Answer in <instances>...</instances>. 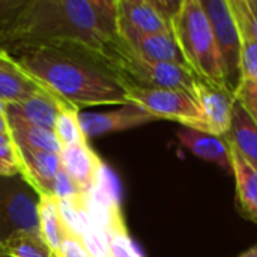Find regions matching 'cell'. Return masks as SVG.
<instances>
[{
    "label": "cell",
    "mask_w": 257,
    "mask_h": 257,
    "mask_svg": "<svg viewBox=\"0 0 257 257\" xmlns=\"http://www.w3.org/2000/svg\"><path fill=\"white\" fill-rule=\"evenodd\" d=\"M0 24L12 42V56L27 48L56 47L86 56L111 71L125 47L117 0H27Z\"/></svg>",
    "instance_id": "obj_1"
},
{
    "label": "cell",
    "mask_w": 257,
    "mask_h": 257,
    "mask_svg": "<svg viewBox=\"0 0 257 257\" xmlns=\"http://www.w3.org/2000/svg\"><path fill=\"white\" fill-rule=\"evenodd\" d=\"M17 60L42 84L77 107L125 105L122 81L98 62L56 47H35L18 53Z\"/></svg>",
    "instance_id": "obj_2"
},
{
    "label": "cell",
    "mask_w": 257,
    "mask_h": 257,
    "mask_svg": "<svg viewBox=\"0 0 257 257\" xmlns=\"http://www.w3.org/2000/svg\"><path fill=\"white\" fill-rule=\"evenodd\" d=\"M170 27L188 69L200 80L226 87L214 32L200 0H182Z\"/></svg>",
    "instance_id": "obj_3"
},
{
    "label": "cell",
    "mask_w": 257,
    "mask_h": 257,
    "mask_svg": "<svg viewBox=\"0 0 257 257\" xmlns=\"http://www.w3.org/2000/svg\"><path fill=\"white\" fill-rule=\"evenodd\" d=\"M17 233L39 235V194L21 176H0V244Z\"/></svg>",
    "instance_id": "obj_4"
},
{
    "label": "cell",
    "mask_w": 257,
    "mask_h": 257,
    "mask_svg": "<svg viewBox=\"0 0 257 257\" xmlns=\"http://www.w3.org/2000/svg\"><path fill=\"white\" fill-rule=\"evenodd\" d=\"M123 87L128 104L131 102L145 108L158 120H173L184 128L208 133L203 113L193 93L179 89H152L128 84Z\"/></svg>",
    "instance_id": "obj_5"
},
{
    "label": "cell",
    "mask_w": 257,
    "mask_h": 257,
    "mask_svg": "<svg viewBox=\"0 0 257 257\" xmlns=\"http://www.w3.org/2000/svg\"><path fill=\"white\" fill-rule=\"evenodd\" d=\"M217 44L224 75V84L233 95L242 80L241 69V36L229 0H200Z\"/></svg>",
    "instance_id": "obj_6"
},
{
    "label": "cell",
    "mask_w": 257,
    "mask_h": 257,
    "mask_svg": "<svg viewBox=\"0 0 257 257\" xmlns=\"http://www.w3.org/2000/svg\"><path fill=\"white\" fill-rule=\"evenodd\" d=\"M155 120H158L155 116L131 102L105 113L80 111V125L86 139L133 130Z\"/></svg>",
    "instance_id": "obj_7"
},
{
    "label": "cell",
    "mask_w": 257,
    "mask_h": 257,
    "mask_svg": "<svg viewBox=\"0 0 257 257\" xmlns=\"http://www.w3.org/2000/svg\"><path fill=\"white\" fill-rule=\"evenodd\" d=\"M194 98L203 113L208 133L224 137L230 128V117L235 104V95L223 86L197 78Z\"/></svg>",
    "instance_id": "obj_8"
},
{
    "label": "cell",
    "mask_w": 257,
    "mask_h": 257,
    "mask_svg": "<svg viewBox=\"0 0 257 257\" xmlns=\"http://www.w3.org/2000/svg\"><path fill=\"white\" fill-rule=\"evenodd\" d=\"M45 93L54 92L36 80L11 53H0V101L5 105Z\"/></svg>",
    "instance_id": "obj_9"
},
{
    "label": "cell",
    "mask_w": 257,
    "mask_h": 257,
    "mask_svg": "<svg viewBox=\"0 0 257 257\" xmlns=\"http://www.w3.org/2000/svg\"><path fill=\"white\" fill-rule=\"evenodd\" d=\"M119 30L126 45L137 56L152 62L187 66L185 59L172 33H142L122 23H119Z\"/></svg>",
    "instance_id": "obj_10"
},
{
    "label": "cell",
    "mask_w": 257,
    "mask_h": 257,
    "mask_svg": "<svg viewBox=\"0 0 257 257\" xmlns=\"http://www.w3.org/2000/svg\"><path fill=\"white\" fill-rule=\"evenodd\" d=\"M17 151L21 161V176L39 196H51L54 179L62 170L60 154L20 145H17Z\"/></svg>",
    "instance_id": "obj_11"
},
{
    "label": "cell",
    "mask_w": 257,
    "mask_h": 257,
    "mask_svg": "<svg viewBox=\"0 0 257 257\" xmlns=\"http://www.w3.org/2000/svg\"><path fill=\"white\" fill-rule=\"evenodd\" d=\"M62 169L84 196L95 187L104 161L87 142L66 146L60 152Z\"/></svg>",
    "instance_id": "obj_12"
},
{
    "label": "cell",
    "mask_w": 257,
    "mask_h": 257,
    "mask_svg": "<svg viewBox=\"0 0 257 257\" xmlns=\"http://www.w3.org/2000/svg\"><path fill=\"white\" fill-rule=\"evenodd\" d=\"M68 104L69 102H66L56 93L35 95L21 102L6 104L5 114L8 117H17L32 125L54 131L57 114L60 108Z\"/></svg>",
    "instance_id": "obj_13"
},
{
    "label": "cell",
    "mask_w": 257,
    "mask_h": 257,
    "mask_svg": "<svg viewBox=\"0 0 257 257\" xmlns=\"http://www.w3.org/2000/svg\"><path fill=\"white\" fill-rule=\"evenodd\" d=\"M181 145L187 148L197 158L217 164L220 169L232 173L230 148L224 137H218L209 133L197 131L193 128H181L176 133Z\"/></svg>",
    "instance_id": "obj_14"
},
{
    "label": "cell",
    "mask_w": 257,
    "mask_h": 257,
    "mask_svg": "<svg viewBox=\"0 0 257 257\" xmlns=\"http://www.w3.org/2000/svg\"><path fill=\"white\" fill-rule=\"evenodd\" d=\"M119 23L142 33H172L169 20L154 0H117Z\"/></svg>",
    "instance_id": "obj_15"
},
{
    "label": "cell",
    "mask_w": 257,
    "mask_h": 257,
    "mask_svg": "<svg viewBox=\"0 0 257 257\" xmlns=\"http://www.w3.org/2000/svg\"><path fill=\"white\" fill-rule=\"evenodd\" d=\"M230 148L232 175L236 184V206L244 218L257 224V167L251 166L235 148Z\"/></svg>",
    "instance_id": "obj_16"
},
{
    "label": "cell",
    "mask_w": 257,
    "mask_h": 257,
    "mask_svg": "<svg viewBox=\"0 0 257 257\" xmlns=\"http://www.w3.org/2000/svg\"><path fill=\"white\" fill-rule=\"evenodd\" d=\"M224 139L251 166L257 167V125L236 99L232 110L230 128Z\"/></svg>",
    "instance_id": "obj_17"
},
{
    "label": "cell",
    "mask_w": 257,
    "mask_h": 257,
    "mask_svg": "<svg viewBox=\"0 0 257 257\" xmlns=\"http://www.w3.org/2000/svg\"><path fill=\"white\" fill-rule=\"evenodd\" d=\"M39 229L42 239L54 254L60 251L63 241L71 235L60 215L57 200L51 196H39Z\"/></svg>",
    "instance_id": "obj_18"
},
{
    "label": "cell",
    "mask_w": 257,
    "mask_h": 257,
    "mask_svg": "<svg viewBox=\"0 0 257 257\" xmlns=\"http://www.w3.org/2000/svg\"><path fill=\"white\" fill-rule=\"evenodd\" d=\"M8 122H9L12 139L17 145L32 148V149L48 151V152H54V154L62 152L63 148H62L60 142L57 140L54 131L32 125V123L17 119V117H8Z\"/></svg>",
    "instance_id": "obj_19"
},
{
    "label": "cell",
    "mask_w": 257,
    "mask_h": 257,
    "mask_svg": "<svg viewBox=\"0 0 257 257\" xmlns=\"http://www.w3.org/2000/svg\"><path fill=\"white\" fill-rule=\"evenodd\" d=\"M0 254L3 257H54L42 236L30 233H17L2 242Z\"/></svg>",
    "instance_id": "obj_20"
},
{
    "label": "cell",
    "mask_w": 257,
    "mask_h": 257,
    "mask_svg": "<svg viewBox=\"0 0 257 257\" xmlns=\"http://www.w3.org/2000/svg\"><path fill=\"white\" fill-rule=\"evenodd\" d=\"M54 134L62 148L87 142L80 125V110L77 107L68 104L60 108L54 123Z\"/></svg>",
    "instance_id": "obj_21"
},
{
    "label": "cell",
    "mask_w": 257,
    "mask_h": 257,
    "mask_svg": "<svg viewBox=\"0 0 257 257\" xmlns=\"http://www.w3.org/2000/svg\"><path fill=\"white\" fill-rule=\"evenodd\" d=\"M21 175V161L11 130L0 133V176Z\"/></svg>",
    "instance_id": "obj_22"
},
{
    "label": "cell",
    "mask_w": 257,
    "mask_h": 257,
    "mask_svg": "<svg viewBox=\"0 0 257 257\" xmlns=\"http://www.w3.org/2000/svg\"><path fill=\"white\" fill-rule=\"evenodd\" d=\"M241 42L242 78H250L257 83V36H244Z\"/></svg>",
    "instance_id": "obj_23"
},
{
    "label": "cell",
    "mask_w": 257,
    "mask_h": 257,
    "mask_svg": "<svg viewBox=\"0 0 257 257\" xmlns=\"http://www.w3.org/2000/svg\"><path fill=\"white\" fill-rule=\"evenodd\" d=\"M110 257H143L128 235V230H119L108 235Z\"/></svg>",
    "instance_id": "obj_24"
},
{
    "label": "cell",
    "mask_w": 257,
    "mask_h": 257,
    "mask_svg": "<svg viewBox=\"0 0 257 257\" xmlns=\"http://www.w3.org/2000/svg\"><path fill=\"white\" fill-rule=\"evenodd\" d=\"M236 101L247 110L250 117L257 125V83L250 78H242L236 92Z\"/></svg>",
    "instance_id": "obj_25"
},
{
    "label": "cell",
    "mask_w": 257,
    "mask_h": 257,
    "mask_svg": "<svg viewBox=\"0 0 257 257\" xmlns=\"http://www.w3.org/2000/svg\"><path fill=\"white\" fill-rule=\"evenodd\" d=\"M81 196H84V194L80 193V190L75 187V184L71 181V178L62 169L59 172L57 178L54 179L51 197H54L56 200H72V199H77Z\"/></svg>",
    "instance_id": "obj_26"
},
{
    "label": "cell",
    "mask_w": 257,
    "mask_h": 257,
    "mask_svg": "<svg viewBox=\"0 0 257 257\" xmlns=\"http://www.w3.org/2000/svg\"><path fill=\"white\" fill-rule=\"evenodd\" d=\"M57 257H90L87 253L81 238L74 236V235H68L66 239L63 241L60 251L56 254Z\"/></svg>",
    "instance_id": "obj_27"
},
{
    "label": "cell",
    "mask_w": 257,
    "mask_h": 257,
    "mask_svg": "<svg viewBox=\"0 0 257 257\" xmlns=\"http://www.w3.org/2000/svg\"><path fill=\"white\" fill-rule=\"evenodd\" d=\"M23 5L24 0H0V21L12 18Z\"/></svg>",
    "instance_id": "obj_28"
},
{
    "label": "cell",
    "mask_w": 257,
    "mask_h": 257,
    "mask_svg": "<svg viewBox=\"0 0 257 257\" xmlns=\"http://www.w3.org/2000/svg\"><path fill=\"white\" fill-rule=\"evenodd\" d=\"M14 48H12V42L8 36L6 29L0 24V53H11L12 54Z\"/></svg>",
    "instance_id": "obj_29"
},
{
    "label": "cell",
    "mask_w": 257,
    "mask_h": 257,
    "mask_svg": "<svg viewBox=\"0 0 257 257\" xmlns=\"http://www.w3.org/2000/svg\"><path fill=\"white\" fill-rule=\"evenodd\" d=\"M11 128H9V122H8V117L6 114H2L0 113V133H8Z\"/></svg>",
    "instance_id": "obj_30"
},
{
    "label": "cell",
    "mask_w": 257,
    "mask_h": 257,
    "mask_svg": "<svg viewBox=\"0 0 257 257\" xmlns=\"http://www.w3.org/2000/svg\"><path fill=\"white\" fill-rule=\"evenodd\" d=\"M238 257H257V244L256 245H253L251 248L245 250L242 254H239Z\"/></svg>",
    "instance_id": "obj_31"
},
{
    "label": "cell",
    "mask_w": 257,
    "mask_h": 257,
    "mask_svg": "<svg viewBox=\"0 0 257 257\" xmlns=\"http://www.w3.org/2000/svg\"><path fill=\"white\" fill-rule=\"evenodd\" d=\"M247 2H248L250 11H251V14H253V18H254L257 26V0H247Z\"/></svg>",
    "instance_id": "obj_32"
},
{
    "label": "cell",
    "mask_w": 257,
    "mask_h": 257,
    "mask_svg": "<svg viewBox=\"0 0 257 257\" xmlns=\"http://www.w3.org/2000/svg\"><path fill=\"white\" fill-rule=\"evenodd\" d=\"M5 108H6V105L0 101V113H2V114H5Z\"/></svg>",
    "instance_id": "obj_33"
},
{
    "label": "cell",
    "mask_w": 257,
    "mask_h": 257,
    "mask_svg": "<svg viewBox=\"0 0 257 257\" xmlns=\"http://www.w3.org/2000/svg\"><path fill=\"white\" fill-rule=\"evenodd\" d=\"M54 257H57V256H56V254H54Z\"/></svg>",
    "instance_id": "obj_34"
},
{
    "label": "cell",
    "mask_w": 257,
    "mask_h": 257,
    "mask_svg": "<svg viewBox=\"0 0 257 257\" xmlns=\"http://www.w3.org/2000/svg\"><path fill=\"white\" fill-rule=\"evenodd\" d=\"M0 257H3V256H2V254H0Z\"/></svg>",
    "instance_id": "obj_35"
}]
</instances>
